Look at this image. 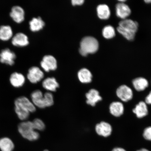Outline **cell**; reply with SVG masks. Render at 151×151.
Returning a JSON list of instances; mask_svg holds the SVG:
<instances>
[{
  "label": "cell",
  "instance_id": "obj_1",
  "mask_svg": "<svg viewBox=\"0 0 151 151\" xmlns=\"http://www.w3.org/2000/svg\"><path fill=\"white\" fill-rule=\"evenodd\" d=\"M18 130L22 137L30 141L37 140L40 137L38 132L34 129L31 121H26L20 123L18 126Z\"/></svg>",
  "mask_w": 151,
  "mask_h": 151
},
{
  "label": "cell",
  "instance_id": "obj_2",
  "mask_svg": "<svg viewBox=\"0 0 151 151\" xmlns=\"http://www.w3.org/2000/svg\"><path fill=\"white\" fill-rule=\"evenodd\" d=\"M99 43L97 40L92 37H86L83 38L80 42L79 52L83 56L93 54L97 51Z\"/></svg>",
  "mask_w": 151,
  "mask_h": 151
},
{
  "label": "cell",
  "instance_id": "obj_3",
  "mask_svg": "<svg viewBox=\"0 0 151 151\" xmlns=\"http://www.w3.org/2000/svg\"><path fill=\"white\" fill-rule=\"evenodd\" d=\"M15 109L29 112L34 113L36 111V107L32 102L27 98L22 96L17 99L14 102Z\"/></svg>",
  "mask_w": 151,
  "mask_h": 151
},
{
  "label": "cell",
  "instance_id": "obj_4",
  "mask_svg": "<svg viewBox=\"0 0 151 151\" xmlns=\"http://www.w3.org/2000/svg\"><path fill=\"white\" fill-rule=\"evenodd\" d=\"M117 97L124 102H127L133 97V92L131 88L125 85L120 86L116 90Z\"/></svg>",
  "mask_w": 151,
  "mask_h": 151
},
{
  "label": "cell",
  "instance_id": "obj_5",
  "mask_svg": "<svg viewBox=\"0 0 151 151\" xmlns=\"http://www.w3.org/2000/svg\"><path fill=\"white\" fill-rule=\"evenodd\" d=\"M44 77V73L38 67H33L28 71L27 78L32 84H36L40 82Z\"/></svg>",
  "mask_w": 151,
  "mask_h": 151
},
{
  "label": "cell",
  "instance_id": "obj_6",
  "mask_svg": "<svg viewBox=\"0 0 151 151\" xmlns=\"http://www.w3.org/2000/svg\"><path fill=\"white\" fill-rule=\"evenodd\" d=\"M16 57V54L9 48L3 49L0 52V62L2 63L13 65Z\"/></svg>",
  "mask_w": 151,
  "mask_h": 151
},
{
  "label": "cell",
  "instance_id": "obj_7",
  "mask_svg": "<svg viewBox=\"0 0 151 151\" xmlns=\"http://www.w3.org/2000/svg\"><path fill=\"white\" fill-rule=\"evenodd\" d=\"M43 94L44 93L40 90H35L31 93L32 101L36 107L41 109L46 108Z\"/></svg>",
  "mask_w": 151,
  "mask_h": 151
},
{
  "label": "cell",
  "instance_id": "obj_8",
  "mask_svg": "<svg viewBox=\"0 0 151 151\" xmlns=\"http://www.w3.org/2000/svg\"><path fill=\"white\" fill-rule=\"evenodd\" d=\"M41 66L47 72L51 70H55L57 68V64L55 58L51 55H46L43 58L41 62Z\"/></svg>",
  "mask_w": 151,
  "mask_h": 151
},
{
  "label": "cell",
  "instance_id": "obj_9",
  "mask_svg": "<svg viewBox=\"0 0 151 151\" xmlns=\"http://www.w3.org/2000/svg\"><path fill=\"white\" fill-rule=\"evenodd\" d=\"M86 103L91 106H95L96 104L102 100V98L100 95L99 91L97 90L91 89L86 93Z\"/></svg>",
  "mask_w": 151,
  "mask_h": 151
},
{
  "label": "cell",
  "instance_id": "obj_10",
  "mask_svg": "<svg viewBox=\"0 0 151 151\" xmlns=\"http://www.w3.org/2000/svg\"><path fill=\"white\" fill-rule=\"evenodd\" d=\"M95 131L98 135L104 137H107L111 135L112 128L108 123L102 122L96 124Z\"/></svg>",
  "mask_w": 151,
  "mask_h": 151
},
{
  "label": "cell",
  "instance_id": "obj_11",
  "mask_svg": "<svg viewBox=\"0 0 151 151\" xmlns=\"http://www.w3.org/2000/svg\"><path fill=\"white\" fill-rule=\"evenodd\" d=\"M9 15L15 22L20 23L24 20V11L19 6H14L11 9Z\"/></svg>",
  "mask_w": 151,
  "mask_h": 151
},
{
  "label": "cell",
  "instance_id": "obj_12",
  "mask_svg": "<svg viewBox=\"0 0 151 151\" xmlns=\"http://www.w3.org/2000/svg\"><path fill=\"white\" fill-rule=\"evenodd\" d=\"M42 86L47 92H52L56 91L59 88V84L54 77H48L43 81Z\"/></svg>",
  "mask_w": 151,
  "mask_h": 151
},
{
  "label": "cell",
  "instance_id": "obj_13",
  "mask_svg": "<svg viewBox=\"0 0 151 151\" xmlns=\"http://www.w3.org/2000/svg\"><path fill=\"white\" fill-rule=\"evenodd\" d=\"M12 44L16 46L24 47L29 44L27 35L22 33H18L12 38Z\"/></svg>",
  "mask_w": 151,
  "mask_h": 151
},
{
  "label": "cell",
  "instance_id": "obj_14",
  "mask_svg": "<svg viewBox=\"0 0 151 151\" xmlns=\"http://www.w3.org/2000/svg\"><path fill=\"white\" fill-rule=\"evenodd\" d=\"M116 16L118 17L124 19L131 14V10L128 6L124 3H119L116 5Z\"/></svg>",
  "mask_w": 151,
  "mask_h": 151
},
{
  "label": "cell",
  "instance_id": "obj_15",
  "mask_svg": "<svg viewBox=\"0 0 151 151\" xmlns=\"http://www.w3.org/2000/svg\"><path fill=\"white\" fill-rule=\"evenodd\" d=\"M9 81L11 84L16 88H19L23 86L25 82V78L22 73L17 72L11 75Z\"/></svg>",
  "mask_w": 151,
  "mask_h": 151
},
{
  "label": "cell",
  "instance_id": "obj_16",
  "mask_svg": "<svg viewBox=\"0 0 151 151\" xmlns=\"http://www.w3.org/2000/svg\"><path fill=\"white\" fill-rule=\"evenodd\" d=\"M109 112L113 116L119 117L123 114L124 108L123 104L119 101H114L111 104Z\"/></svg>",
  "mask_w": 151,
  "mask_h": 151
},
{
  "label": "cell",
  "instance_id": "obj_17",
  "mask_svg": "<svg viewBox=\"0 0 151 151\" xmlns=\"http://www.w3.org/2000/svg\"><path fill=\"white\" fill-rule=\"evenodd\" d=\"M133 112L138 118H141L146 116L148 113L147 104L144 101L139 102L133 109Z\"/></svg>",
  "mask_w": 151,
  "mask_h": 151
},
{
  "label": "cell",
  "instance_id": "obj_18",
  "mask_svg": "<svg viewBox=\"0 0 151 151\" xmlns=\"http://www.w3.org/2000/svg\"><path fill=\"white\" fill-rule=\"evenodd\" d=\"M79 81L83 84H88L92 81V75L91 72L86 68L81 69L77 74Z\"/></svg>",
  "mask_w": 151,
  "mask_h": 151
},
{
  "label": "cell",
  "instance_id": "obj_19",
  "mask_svg": "<svg viewBox=\"0 0 151 151\" xmlns=\"http://www.w3.org/2000/svg\"><path fill=\"white\" fill-rule=\"evenodd\" d=\"M119 26L124 29L136 33L137 31L138 24L131 19H124L119 23Z\"/></svg>",
  "mask_w": 151,
  "mask_h": 151
},
{
  "label": "cell",
  "instance_id": "obj_20",
  "mask_svg": "<svg viewBox=\"0 0 151 151\" xmlns=\"http://www.w3.org/2000/svg\"><path fill=\"white\" fill-rule=\"evenodd\" d=\"M135 89L138 91H141L146 89L149 86V83L146 78L143 77L136 78L132 81Z\"/></svg>",
  "mask_w": 151,
  "mask_h": 151
},
{
  "label": "cell",
  "instance_id": "obj_21",
  "mask_svg": "<svg viewBox=\"0 0 151 151\" xmlns=\"http://www.w3.org/2000/svg\"><path fill=\"white\" fill-rule=\"evenodd\" d=\"M12 28L9 25H3L0 26V40L7 41L13 36Z\"/></svg>",
  "mask_w": 151,
  "mask_h": 151
},
{
  "label": "cell",
  "instance_id": "obj_22",
  "mask_svg": "<svg viewBox=\"0 0 151 151\" xmlns=\"http://www.w3.org/2000/svg\"><path fill=\"white\" fill-rule=\"evenodd\" d=\"M97 11L98 17L101 19H107L110 17V9L106 5L101 4L98 6Z\"/></svg>",
  "mask_w": 151,
  "mask_h": 151
},
{
  "label": "cell",
  "instance_id": "obj_23",
  "mask_svg": "<svg viewBox=\"0 0 151 151\" xmlns=\"http://www.w3.org/2000/svg\"><path fill=\"white\" fill-rule=\"evenodd\" d=\"M30 28L32 31L37 32L42 29L45 23L40 17L34 18L29 22Z\"/></svg>",
  "mask_w": 151,
  "mask_h": 151
},
{
  "label": "cell",
  "instance_id": "obj_24",
  "mask_svg": "<svg viewBox=\"0 0 151 151\" xmlns=\"http://www.w3.org/2000/svg\"><path fill=\"white\" fill-rule=\"evenodd\" d=\"M14 146L13 142L9 138L0 139V149L1 151H12Z\"/></svg>",
  "mask_w": 151,
  "mask_h": 151
},
{
  "label": "cell",
  "instance_id": "obj_25",
  "mask_svg": "<svg viewBox=\"0 0 151 151\" xmlns=\"http://www.w3.org/2000/svg\"><path fill=\"white\" fill-rule=\"evenodd\" d=\"M102 34L105 38L111 39L114 37L116 33L114 28L111 26L108 25L104 27L102 31Z\"/></svg>",
  "mask_w": 151,
  "mask_h": 151
},
{
  "label": "cell",
  "instance_id": "obj_26",
  "mask_svg": "<svg viewBox=\"0 0 151 151\" xmlns=\"http://www.w3.org/2000/svg\"><path fill=\"white\" fill-rule=\"evenodd\" d=\"M117 30L119 33L121 34L128 40L132 41L134 39L135 33L128 31V30L124 29V28L120 27V26H119L117 28Z\"/></svg>",
  "mask_w": 151,
  "mask_h": 151
},
{
  "label": "cell",
  "instance_id": "obj_27",
  "mask_svg": "<svg viewBox=\"0 0 151 151\" xmlns=\"http://www.w3.org/2000/svg\"><path fill=\"white\" fill-rule=\"evenodd\" d=\"M34 129L37 132L42 131L46 128V125L41 119L37 118L32 121Z\"/></svg>",
  "mask_w": 151,
  "mask_h": 151
},
{
  "label": "cell",
  "instance_id": "obj_28",
  "mask_svg": "<svg viewBox=\"0 0 151 151\" xmlns=\"http://www.w3.org/2000/svg\"><path fill=\"white\" fill-rule=\"evenodd\" d=\"M45 105L46 107L52 106L54 104V98L52 92H47L44 94Z\"/></svg>",
  "mask_w": 151,
  "mask_h": 151
},
{
  "label": "cell",
  "instance_id": "obj_29",
  "mask_svg": "<svg viewBox=\"0 0 151 151\" xmlns=\"http://www.w3.org/2000/svg\"><path fill=\"white\" fill-rule=\"evenodd\" d=\"M143 137L146 140L151 141V127L145 128L143 133Z\"/></svg>",
  "mask_w": 151,
  "mask_h": 151
},
{
  "label": "cell",
  "instance_id": "obj_30",
  "mask_svg": "<svg viewBox=\"0 0 151 151\" xmlns=\"http://www.w3.org/2000/svg\"><path fill=\"white\" fill-rule=\"evenodd\" d=\"M83 0H72L71 1L72 4L73 5H81L84 3Z\"/></svg>",
  "mask_w": 151,
  "mask_h": 151
},
{
  "label": "cell",
  "instance_id": "obj_31",
  "mask_svg": "<svg viewBox=\"0 0 151 151\" xmlns=\"http://www.w3.org/2000/svg\"><path fill=\"white\" fill-rule=\"evenodd\" d=\"M145 103L146 104L151 105V91L146 98V99H145Z\"/></svg>",
  "mask_w": 151,
  "mask_h": 151
},
{
  "label": "cell",
  "instance_id": "obj_32",
  "mask_svg": "<svg viewBox=\"0 0 151 151\" xmlns=\"http://www.w3.org/2000/svg\"><path fill=\"white\" fill-rule=\"evenodd\" d=\"M112 151H126L124 149L121 148H116L113 149Z\"/></svg>",
  "mask_w": 151,
  "mask_h": 151
},
{
  "label": "cell",
  "instance_id": "obj_33",
  "mask_svg": "<svg viewBox=\"0 0 151 151\" xmlns=\"http://www.w3.org/2000/svg\"><path fill=\"white\" fill-rule=\"evenodd\" d=\"M137 151H150L148 150H147L146 149L142 148L141 149V150H137Z\"/></svg>",
  "mask_w": 151,
  "mask_h": 151
},
{
  "label": "cell",
  "instance_id": "obj_34",
  "mask_svg": "<svg viewBox=\"0 0 151 151\" xmlns=\"http://www.w3.org/2000/svg\"><path fill=\"white\" fill-rule=\"evenodd\" d=\"M145 1L146 3H151V0H145Z\"/></svg>",
  "mask_w": 151,
  "mask_h": 151
},
{
  "label": "cell",
  "instance_id": "obj_35",
  "mask_svg": "<svg viewBox=\"0 0 151 151\" xmlns=\"http://www.w3.org/2000/svg\"><path fill=\"white\" fill-rule=\"evenodd\" d=\"M43 151H49L48 150H44Z\"/></svg>",
  "mask_w": 151,
  "mask_h": 151
}]
</instances>
